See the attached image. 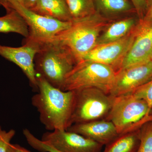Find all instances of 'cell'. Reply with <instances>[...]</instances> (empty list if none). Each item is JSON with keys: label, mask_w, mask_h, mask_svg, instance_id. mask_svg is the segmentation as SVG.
<instances>
[{"label": "cell", "mask_w": 152, "mask_h": 152, "mask_svg": "<svg viewBox=\"0 0 152 152\" xmlns=\"http://www.w3.org/2000/svg\"><path fill=\"white\" fill-rule=\"evenodd\" d=\"M140 129L119 134L106 145L102 152H136L140 143Z\"/></svg>", "instance_id": "cell-17"}, {"label": "cell", "mask_w": 152, "mask_h": 152, "mask_svg": "<svg viewBox=\"0 0 152 152\" xmlns=\"http://www.w3.org/2000/svg\"><path fill=\"white\" fill-rule=\"evenodd\" d=\"M152 19V0H146L145 10L143 20H149Z\"/></svg>", "instance_id": "cell-26"}, {"label": "cell", "mask_w": 152, "mask_h": 152, "mask_svg": "<svg viewBox=\"0 0 152 152\" xmlns=\"http://www.w3.org/2000/svg\"><path fill=\"white\" fill-rule=\"evenodd\" d=\"M116 72L110 66L91 61L76 64L66 77L62 91L95 88L110 94Z\"/></svg>", "instance_id": "cell-4"}, {"label": "cell", "mask_w": 152, "mask_h": 152, "mask_svg": "<svg viewBox=\"0 0 152 152\" xmlns=\"http://www.w3.org/2000/svg\"><path fill=\"white\" fill-rule=\"evenodd\" d=\"M96 11L103 16H119L136 13L130 0H94Z\"/></svg>", "instance_id": "cell-16"}, {"label": "cell", "mask_w": 152, "mask_h": 152, "mask_svg": "<svg viewBox=\"0 0 152 152\" xmlns=\"http://www.w3.org/2000/svg\"><path fill=\"white\" fill-rule=\"evenodd\" d=\"M40 48L37 44L27 41H26L24 45L17 48L0 45V56L20 68L28 79L30 86L37 92L38 87L34 58Z\"/></svg>", "instance_id": "cell-11"}, {"label": "cell", "mask_w": 152, "mask_h": 152, "mask_svg": "<svg viewBox=\"0 0 152 152\" xmlns=\"http://www.w3.org/2000/svg\"><path fill=\"white\" fill-rule=\"evenodd\" d=\"M150 114H151V115H152V108L151 109V112H150Z\"/></svg>", "instance_id": "cell-29"}, {"label": "cell", "mask_w": 152, "mask_h": 152, "mask_svg": "<svg viewBox=\"0 0 152 152\" xmlns=\"http://www.w3.org/2000/svg\"><path fill=\"white\" fill-rule=\"evenodd\" d=\"M151 109L145 101L129 94L115 97L110 112L106 120L111 122L118 134L140 129L152 119Z\"/></svg>", "instance_id": "cell-5"}, {"label": "cell", "mask_w": 152, "mask_h": 152, "mask_svg": "<svg viewBox=\"0 0 152 152\" xmlns=\"http://www.w3.org/2000/svg\"><path fill=\"white\" fill-rule=\"evenodd\" d=\"M8 152H31L21 146L18 144H12L10 145Z\"/></svg>", "instance_id": "cell-27"}, {"label": "cell", "mask_w": 152, "mask_h": 152, "mask_svg": "<svg viewBox=\"0 0 152 152\" xmlns=\"http://www.w3.org/2000/svg\"><path fill=\"white\" fill-rule=\"evenodd\" d=\"M73 20L84 18L94 14V0H65Z\"/></svg>", "instance_id": "cell-19"}, {"label": "cell", "mask_w": 152, "mask_h": 152, "mask_svg": "<svg viewBox=\"0 0 152 152\" xmlns=\"http://www.w3.org/2000/svg\"><path fill=\"white\" fill-rule=\"evenodd\" d=\"M66 131L78 134L103 146L119 134L113 124L106 119L74 124Z\"/></svg>", "instance_id": "cell-13"}, {"label": "cell", "mask_w": 152, "mask_h": 152, "mask_svg": "<svg viewBox=\"0 0 152 152\" xmlns=\"http://www.w3.org/2000/svg\"><path fill=\"white\" fill-rule=\"evenodd\" d=\"M151 60L152 61V52L151 55Z\"/></svg>", "instance_id": "cell-30"}, {"label": "cell", "mask_w": 152, "mask_h": 152, "mask_svg": "<svg viewBox=\"0 0 152 152\" xmlns=\"http://www.w3.org/2000/svg\"><path fill=\"white\" fill-rule=\"evenodd\" d=\"M139 20L135 17H128L110 24L99 37L96 46L124 38L133 29Z\"/></svg>", "instance_id": "cell-15"}, {"label": "cell", "mask_w": 152, "mask_h": 152, "mask_svg": "<svg viewBox=\"0 0 152 152\" xmlns=\"http://www.w3.org/2000/svg\"><path fill=\"white\" fill-rule=\"evenodd\" d=\"M30 10L34 12L62 21H72L65 0H38Z\"/></svg>", "instance_id": "cell-14"}, {"label": "cell", "mask_w": 152, "mask_h": 152, "mask_svg": "<svg viewBox=\"0 0 152 152\" xmlns=\"http://www.w3.org/2000/svg\"><path fill=\"white\" fill-rule=\"evenodd\" d=\"M12 10L20 14L27 24L29 33L26 41L35 43L40 46L53 42L58 34L69 28L72 23L73 21H62L38 15L20 4H15Z\"/></svg>", "instance_id": "cell-7"}, {"label": "cell", "mask_w": 152, "mask_h": 152, "mask_svg": "<svg viewBox=\"0 0 152 152\" xmlns=\"http://www.w3.org/2000/svg\"><path fill=\"white\" fill-rule=\"evenodd\" d=\"M42 141L62 152H102V144L66 130H56L44 133Z\"/></svg>", "instance_id": "cell-10"}, {"label": "cell", "mask_w": 152, "mask_h": 152, "mask_svg": "<svg viewBox=\"0 0 152 152\" xmlns=\"http://www.w3.org/2000/svg\"><path fill=\"white\" fill-rule=\"evenodd\" d=\"M23 6L26 8L31 10L34 7L38 0H22Z\"/></svg>", "instance_id": "cell-28"}, {"label": "cell", "mask_w": 152, "mask_h": 152, "mask_svg": "<svg viewBox=\"0 0 152 152\" xmlns=\"http://www.w3.org/2000/svg\"><path fill=\"white\" fill-rule=\"evenodd\" d=\"M140 143L136 152H152V119L140 128Z\"/></svg>", "instance_id": "cell-20"}, {"label": "cell", "mask_w": 152, "mask_h": 152, "mask_svg": "<svg viewBox=\"0 0 152 152\" xmlns=\"http://www.w3.org/2000/svg\"><path fill=\"white\" fill-rule=\"evenodd\" d=\"M152 79V61L129 66L117 72L110 94L114 97L131 94Z\"/></svg>", "instance_id": "cell-9"}, {"label": "cell", "mask_w": 152, "mask_h": 152, "mask_svg": "<svg viewBox=\"0 0 152 152\" xmlns=\"http://www.w3.org/2000/svg\"><path fill=\"white\" fill-rule=\"evenodd\" d=\"M152 52V19L139 20L134 40L120 69L151 59Z\"/></svg>", "instance_id": "cell-12"}, {"label": "cell", "mask_w": 152, "mask_h": 152, "mask_svg": "<svg viewBox=\"0 0 152 152\" xmlns=\"http://www.w3.org/2000/svg\"><path fill=\"white\" fill-rule=\"evenodd\" d=\"M137 23L124 38L96 46L82 61H91L110 66L117 73L132 45L137 34Z\"/></svg>", "instance_id": "cell-8"}, {"label": "cell", "mask_w": 152, "mask_h": 152, "mask_svg": "<svg viewBox=\"0 0 152 152\" xmlns=\"http://www.w3.org/2000/svg\"><path fill=\"white\" fill-rule=\"evenodd\" d=\"M130 1L134 7L139 20H143L145 10L146 0H130Z\"/></svg>", "instance_id": "cell-24"}, {"label": "cell", "mask_w": 152, "mask_h": 152, "mask_svg": "<svg viewBox=\"0 0 152 152\" xmlns=\"http://www.w3.org/2000/svg\"><path fill=\"white\" fill-rule=\"evenodd\" d=\"M23 134L28 144L32 148L40 152H62L36 137L28 129L24 130Z\"/></svg>", "instance_id": "cell-21"}, {"label": "cell", "mask_w": 152, "mask_h": 152, "mask_svg": "<svg viewBox=\"0 0 152 152\" xmlns=\"http://www.w3.org/2000/svg\"><path fill=\"white\" fill-rule=\"evenodd\" d=\"M110 21L96 12L84 18L73 21L69 28L56 36L53 43L69 52L77 64L96 46L102 32Z\"/></svg>", "instance_id": "cell-2"}, {"label": "cell", "mask_w": 152, "mask_h": 152, "mask_svg": "<svg viewBox=\"0 0 152 152\" xmlns=\"http://www.w3.org/2000/svg\"><path fill=\"white\" fill-rule=\"evenodd\" d=\"M76 64L69 52L54 43L41 46L34 58L36 76L42 77L61 90L66 77Z\"/></svg>", "instance_id": "cell-3"}, {"label": "cell", "mask_w": 152, "mask_h": 152, "mask_svg": "<svg viewBox=\"0 0 152 152\" xmlns=\"http://www.w3.org/2000/svg\"><path fill=\"white\" fill-rule=\"evenodd\" d=\"M15 134V131L3 130L0 126V152H8L11 140Z\"/></svg>", "instance_id": "cell-23"}, {"label": "cell", "mask_w": 152, "mask_h": 152, "mask_svg": "<svg viewBox=\"0 0 152 152\" xmlns=\"http://www.w3.org/2000/svg\"><path fill=\"white\" fill-rule=\"evenodd\" d=\"M131 94L145 101L151 110L152 107V79Z\"/></svg>", "instance_id": "cell-22"}, {"label": "cell", "mask_w": 152, "mask_h": 152, "mask_svg": "<svg viewBox=\"0 0 152 152\" xmlns=\"http://www.w3.org/2000/svg\"><path fill=\"white\" fill-rule=\"evenodd\" d=\"M15 4H20L23 5L22 0H0V6L5 9L7 12L12 10L13 6Z\"/></svg>", "instance_id": "cell-25"}, {"label": "cell", "mask_w": 152, "mask_h": 152, "mask_svg": "<svg viewBox=\"0 0 152 152\" xmlns=\"http://www.w3.org/2000/svg\"><path fill=\"white\" fill-rule=\"evenodd\" d=\"M38 91L31 103L37 108L41 122L47 130H67L71 126L75 92L63 91L37 76Z\"/></svg>", "instance_id": "cell-1"}, {"label": "cell", "mask_w": 152, "mask_h": 152, "mask_svg": "<svg viewBox=\"0 0 152 152\" xmlns=\"http://www.w3.org/2000/svg\"><path fill=\"white\" fill-rule=\"evenodd\" d=\"M75 91L71 125L107 119L113 104L114 97L95 88Z\"/></svg>", "instance_id": "cell-6"}, {"label": "cell", "mask_w": 152, "mask_h": 152, "mask_svg": "<svg viewBox=\"0 0 152 152\" xmlns=\"http://www.w3.org/2000/svg\"><path fill=\"white\" fill-rule=\"evenodd\" d=\"M15 33L26 39L29 36L28 27L26 22L17 11L7 12L5 15L0 17V33Z\"/></svg>", "instance_id": "cell-18"}]
</instances>
